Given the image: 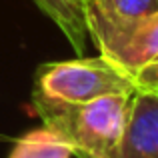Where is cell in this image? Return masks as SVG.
Wrapping results in <instances>:
<instances>
[{"label": "cell", "instance_id": "obj_1", "mask_svg": "<svg viewBox=\"0 0 158 158\" xmlns=\"http://www.w3.org/2000/svg\"><path fill=\"white\" fill-rule=\"evenodd\" d=\"M132 94H106L88 102H62L30 92L34 112L64 138L74 158H116Z\"/></svg>", "mask_w": 158, "mask_h": 158}, {"label": "cell", "instance_id": "obj_2", "mask_svg": "<svg viewBox=\"0 0 158 158\" xmlns=\"http://www.w3.org/2000/svg\"><path fill=\"white\" fill-rule=\"evenodd\" d=\"M134 90V80L102 54L42 62L32 84V92L62 102H88L106 94H132Z\"/></svg>", "mask_w": 158, "mask_h": 158}, {"label": "cell", "instance_id": "obj_3", "mask_svg": "<svg viewBox=\"0 0 158 158\" xmlns=\"http://www.w3.org/2000/svg\"><path fill=\"white\" fill-rule=\"evenodd\" d=\"M158 10V0H88L84 24L88 40L106 56L120 44L132 26Z\"/></svg>", "mask_w": 158, "mask_h": 158}, {"label": "cell", "instance_id": "obj_4", "mask_svg": "<svg viewBox=\"0 0 158 158\" xmlns=\"http://www.w3.org/2000/svg\"><path fill=\"white\" fill-rule=\"evenodd\" d=\"M116 158H158V94L138 90L130 96Z\"/></svg>", "mask_w": 158, "mask_h": 158}, {"label": "cell", "instance_id": "obj_5", "mask_svg": "<svg viewBox=\"0 0 158 158\" xmlns=\"http://www.w3.org/2000/svg\"><path fill=\"white\" fill-rule=\"evenodd\" d=\"M158 56V10L150 12L128 30L120 44L104 58L126 76L134 78L140 68Z\"/></svg>", "mask_w": 158, "mask_h": 158}, {"label": "cell", "instance_id": "obj_6", "mask_svg": "<svg viewBox=\"0 0 158 158\" xmlns=\"http://www.w3.org/2000/svg\"><path fill=\"white\" fill-rule=\"evenodd\" d=\"M32 2L46 18L56 24V28L62 32V36L68 40V44L78 56L86 52L88 32L84 18L68 0H32Z\"/></svg>", "mask_w": 158, "mask_h": 158}, {"label": "cell", "instance_id": "obj_7", "mask_svg": "<svg viewBox=\"0 0 158 158\" xmlns=\"http://www.w3.org/2000/svg\"><path fill=\"white\" fill-rule=\"evenodd\" d=\"M72 148L50 128H34L16 138L8 158H72Z\"/></svg>", "mask_w": 158, "mask_h": 158}, {"label": "cell", "instance_id": "obj_8", "mask_svg": "<svg viewBox=\"0 0 158 158\" xmlns=\"http://www.w3.org/2000/svg\"><path fill=\"white\" fill-rule=\"evenodd\" d=\"M134 86L138 90H156L158 88V56L150 60L144 68L134 74Z\"/></svg>", "mask_w": 158, "mask_h": 158}, {"label": "cell", "instance_id": "obj_9", "mask_svg": "<svg viewBox=\"0 0 158 158\" xmlns=\"http://www.w3.org/2000/svg\"><path fill=\"white\" fill-rule=\"evenodd\" d=\"M68 2L72 4V6L82 14V18H84V8H86V4H88V0H68Z\"/></svg>", "mask_w": 158, "mask_h": 158}, {"label": "cell", "instance_id": "obj_10", "mask_svg": "<svg viewBox=\"0 0 158 158\" xmlns=\"http://www.w3.org/2000/svg\"><path fill=\"white\" fill-rule=\"evenodd\" d=\"M154 92H156V94H158V88H156V90H154Z\"/></svg>", "mask_w": 158, "mask_h": 158}]
</instances>
